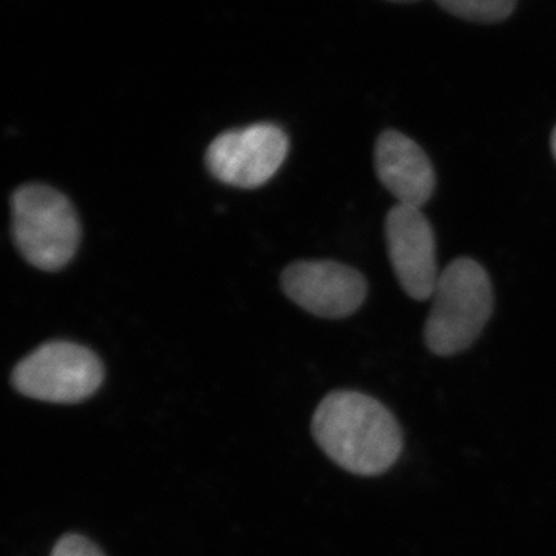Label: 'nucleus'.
I'll use <instances>...</instances> for the list:
<instances>
[{"mask_svg":"<svg viewBox=\"0 0 556 556\" xmlns=\"http://www.w3.org/2000/svg\"><path fill=\"white\" fill-rule=\"evenodd\" d=\"M311 431L332 463L357 477L386 473L404 450V433L393 413L358 391L329 393L314 413Z\"/></svg>","mask_w":556,"mask_h":556,"instance_id":"nucleus-1","label":"nucleus"},{"mask_svg":"<svg viewBox=\"0 0 556 556\" xmlns=\"http://www.w3.org/2000/svg\"><path fill=\"white\" fill-rule=\"evenodd\" d=\"M433 306L426 324L431 353L448 357L473 345L492 316L493 291L489 274L471 258H457L439 274Z\"/></svg>","mask_w":556,"mask_h":556,"instance_id":"nucleus-2","label":"nucleus"},{"mask_svg":"<svg viewBox=\"0 0 556 556\" xmlns=\"http://www.w3.org/2000/svg\"><path fill=\"white\" fill-rule=\"evenodd\" d=\"M13 236L30 265L60 270L75 257L80 225L67 197L43 185L22 186L11 200Z\"/></svg>","mask_w":556,"mask_h":556,"instance_id":"nucleus-3","label":"nucleus"},{"mask_svg":"<svg viewBox=\"0 0 556 556\" xmlns=\"http://www.w3.org/2000/svg\"><path fill=\"white\" fill-rule=\"evenodd\" d=\"M101 358L73 342L36 348L14 368L11 382L22 396L50 404H79L93 396L104 380Z\"/></svg>","mask_w":556,"mask_h":556,"instance_id":"nucleus-4","label":"nucleus"},{"mask_svg":"<svg viewBox=\"0 0 556 556\" xmlns=\"http://www.w3.org/2000/svg\"><path fill=\"white\" fill-rule=\"evenodd\" d=\"M288 150L289 139L280 127L254 124L218 135L207 149V169L225 185L255 189L277 174Z\"/></svg>","mask_w":556,"mask_h":556,"instance_id":"nucleus-5","label":"nucleus"},{"mask_svg":"<svg viewBox=\"0 0 556 556\" xmlns=\"http://www.w3.org/2000/svg\"><path fill=\"white\" fill-rule=\"evenodd\" d=\"M281 287L292 302L324 318L351 316L368 292L365 277L338 262L292 263L281 276Z\"/></svg>","mask_w":556,"mask_h":556,"instance_id":"nucleus-6","label":"nucleus"},{"mask_svg":"<svg viewBox=\"0 0 556 556\" xmlns=\"http://www.w3.org/2000/svg\"><path fill=\"white\" fill-rule=\"evenodd\" d=\"M386 236L391 266L409 298L428 300L438 283L437 243L420 207L396 204L388 212Z\"/></svg>","mask_w":556,"mask_h":556,"instance_id":"nucleus-7","label":"nucleus"},{"mask_svg":"<svg viewBox=\"0 0 556 556\" xmlns=\"http://www.w3.org/2000/svg\"><path fill=\"white\" fill-rule=\"evenodd\" d=\"M376 172L391 195L405 206L420 207L433 195V166L422 149L401 131L387 130L375 149Z\"/></svg>","mask_w":556,"mask_h":556,"instance_id":"nucleus-8","label":"nucleus"},{"mask_svg":"<svg viewBox=\"0 0 556 556\" xmlns=\"http://www.w3.org/2000/svg\"><path fill=\"white\" fill-rule=\"evenodd\" d=\"M439 7L459 20L493 24L506 21L517 7V0H437Z\"/></svg>","mask_w":556,"mask_h":556,"instance_id":"nucleus-9","label":"nucleus"},{"mask_svg":"<svg viewBox=\"0 0 556 556\" xmlns=\"http://www.w3.org/2000/svg\"><path fill=\"white\" fill-rule=\"evenodd\" d=\"M50 556H105L93 541L78 533H67L54 544Z\"/></svg>","mask_w":556,"mask_h":556,"instance_id":"nucleus-10","label":"nucleus"},{"mask_svg":"<svg viewBox=\"0 0 556 556\" xmlns=\"http://www.w3.org/2000/svg\"><path fill=\"white\" fill-rule=\"evenodd\" d=\"M552 152H554L556 159V127L554 134H552Z\"/></svg>","mask_w":556,"mask_h":556,"instance_id":"nucleus-11","label":"nucleus"},{"mask_svg":"<svg viewBox=\"0 0 556 556\" xmlns=\"http://www.w3.org/2000/svg\"><path fill=\"white\" fill-rule=\"evenodd\" d=\"M390 2L407 3V2H416V0H390Z\"/></svg>","mask_w":556,"mask_h":556,"instance_id":"nucleus-12","label":"nucleus"}]
</instances>
